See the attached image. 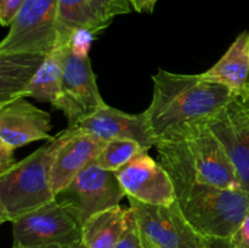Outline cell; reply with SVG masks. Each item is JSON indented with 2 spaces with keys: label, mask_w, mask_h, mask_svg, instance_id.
<instances>
[{
  "label": "cell",
  "mask_w": 249,
  "mask_h": 248,
  "mask_svg": "<svg viewBox=\"0 0 249 248\" xmlns=\"http://www.w3.org/2000/svg\"><path fill=\"white\" fill-rule=\"evenodd\" d=\"M114 248H143L142 236H141L140 229L136 223L133 211L130 212V216H129L128 228Z\"/></svg>",
  "instance_id": "obj_22"
},
{
  "label": "cell",
  "mask_w": 249,
  "mask_h": 248,
  "mask_svg": "<svg viewBox=\"0 0 249 248\" xmlns=\"http://www.w3.org/2000/svg\"><path fill=\"white\" fill-rule=\"evenodd\" d=\"M53 53L60 57L62 75L60 94L53 107L65 114L70 125H75L92 116L106 102L100 94L87 50L71 44Z\"/></svg>",
  "instance_id": "obj_5"
},
{
  "label": "cell",
  "mask_w": 249,
  "mask_h": 248,
  "mask_svg": "<svg viewBox=\"0 0 249 248\" xmlns=\"http://www.w3.org/2000/svg\"><path fill=\"white\" fill-rule=\"evenodd\" d=\"M142 152H147V150L136 141L113 139L105 143L95 162L104 169L117 172Z\"/></svg>",
  "instance_id": "obj_20"
},
{
  "label": "cell",
  "mask_w": 249,
  "mask_h": 248,
  "mask_svg": "<svg viewBox=\"0 0 249 248\" xmlns=\"http://www.w3.org/2000/svg\"><path fill=\"white\" fill-rule=\"evenodd\" d=\"M136 12H145V14H152L155 10L157 0H129Z\"/></svg>",
  "instance_id": "obj_26"
},
{
  "label": "cell",
  "mask_w": 249,
  "mask_h": 248,
  "mask_svg": "<svg viewBox=\"0 0 249 248\" xmlns=\"http://www.w3.org/2000/svg\"><path fill=\"white\" fill-rule=\"evenodd\" d=\"M27 0H0V23L2 27L11 24Z\"/></svg>",
  "instance_id": "obj_23"
},
{
  "label": "cell",
  "mask_w": 249,
  "mask_h": 248,
  "mask_svg": "<svg viewBox=\"0 0 249 248\" xmlns=\"http://www.w3.org/2000/svg\"><path fill=\"white\" fill-rule=\"evenodd\" d=\"M109 24L100 18L89 0H58V36L56 50L70 46L74 36L80 32L94 35Z\"/></svg>",
  "instance_id": "obj_16"
},
{
  "label": "cell",
  "mask_w": 249,
  "mask_h": 248,
  "mask_svg": "<svg viewBox=\"0 0 249 248\" xmlns=\"http://www.w3.org/2000/svg\"><path fill=\"white\" fill-rule=\"evenodd\" d=\"M126 197L148 204L169 206L177 201L174 182L168 170L142 152L116 172Z\"/></svg>",
  "instance_id": "obj_11"
},
{
  "label": "cell",
  "mask_w": 249,
  "mask_h": 248,
  "mask_svg": "<svg viewBox=\"0 0 249 248\" xmlns=\"http://www.w3.org/2000/svg\"><path fill=\"white\" fill-rule=\"evenodd\" d=\"M156 148L160 163L168 172L213 186L241 189L228 152L207 123L195 124L158 141Z\"/></svg>",
  "instance_id": "obj_2"
},
{
  "label": "cell",
  "mask_w": 249,
  "mask_h": 248,
  "mask_svg": "<svg viewBox=\"0 0 249 248\" xmlns=\"http://www.w3.org/2000/svg\"><path fill=\"white\" fill-rule=\"evenodd\" d=\"M72 248H87V247H85V246L83 245V242H79V243H77V245L73 246Z\"/></svg>",
  "instance_id": "obj_30"
},
{
  "label": "cell",
  "mask_w": 249,
  "mask_h": 248,
  "mask_svg": "<svg viewBox=\"0 0 249 248\" xmlns=\"http://www.w3.org/2000/svg\"><path fill=\"white\" fill-rule=\"evenodd\" d=\"M201 75L233 91L243 89L249 83V32L238 34L223 57Z\"/></svg>",
  "instance_id": "obj_17"
},
{
  "label": "cell",
  "mask_w": 249,
  "mask_h": 248,
  "mask_svg": "<svg viewBox=\"0 0 249 248\" xmlns=\"http://www.w3.org/2000/svg\"><path fill=\"white\" fill-rule=\"evenodd\" d=\"M51 116L22 99L0 106V142L12 150L39 140H51Z\"/></svg>",
  "instance_id": "obj_13"
},
{
  "label": "cell",
  "mask_w": 249,
  "mask_h": 248,
  "mask_svg": "<svg viewBox=\"0 0 249 248\" xmlns=\"http://www.w3.org/2000/svg\"><path fill=\"white\" fill-rule=\"evenodd\" d=\"M189 223L209 240H230L249 215V192L224 189L168 172Z\"/></svg>",
  "instance_id": "obj_3"
},
{
  "label": "cell",
  "mask_w": 249,
  "mask_h": 248,
  "mask_svg": "<svg viewBox=\"0 0 249 248\" xmlns=\"http://www.w3.org/2000/svg\"><path fill=\"white\" fill-rule=\"evenodd\" d=\"M143 238L157 248H209L204 237L189 223L178 199L169 206L148 204L126 197Z\"/></svg>",
  "instance_id": "obj_8"
},
{
  "label": "cell",
  "mask_w": 249,
  "mask_h": 248,
  "mask_svg": "<svg viewBox=\"0 0 249 248\" xmlns=\"http://www.w3.org/2000/svg\"><path fill=\"white\" fill-rule=\"evenodd\" d=\"M209 248H233L230 240H212Z\"/></svg>",
  "instance_id": "obj_27"
},
{
  "label": "cell",
  "mask_w": 249,
  "mask_h": 248,
  "mask_svg": "<svg viewBox=\"0 0 249 248\" xmlns=\"http://www.w3.org/2000/svg\"><path fill=\"white\" fill-rule=\"evenodd\" d=\"M130 207L116 206L90 216L82 226V242L87 248H114L128 228Z\"/></svg>",
  "instance_id": "obj_18"
},
{
  "label": "cell",
  "mask_w": 249,
  "mask_h": 248,
  "mask_svg": "<svg viewBox=\"0 0 249 248\" xmlns=\"http://www.w3.org/2000/svg\"><path fill=\"white\" fill-rule=\"evenodd\" d=\"M95 12L101 19L111 23L119 15L130 14L133 6L129 0H89Z\"/></svg>",
  "instance_id": "obj_21"
},
{
  "label": "cell",
  "mask_w": 249,
  "mask_h": 248,
  "mask_svg": "<svg viewBox=\"0 0 249 248\" xmlns=\"http://www.w3.org/2000/svg\"><path fill=\"white\" fill-rule=\"evenodd\" d=\"M61 75L62 67L60 57L57 53H50L34 75L26 92V97H33L40 102H50L53 106L60 94Z\"/></svg>",
  "instance_id": "obj_19"
},
{
  "label": "cell",
  "mask_w": 249,
  "mask_h": 248,
  "mask_svg": "<svg viewBox=\"0 0 249 248\" xmlns=\"http://www.w3.org/2000/svg\"><path fill=\"white\" fill-rule=\"evenodd\" d=\"M45 53H0V106L26 97L34 75L46 58Z\"/></svg>",
  "instance_id": "obj_15"
},
{
  "label": "cell",
  "mask_w": 249,
  "mask_h": 248,
  "mask_svg": "<svg viewBox=\"0 0 249 248\" xmlns=\"http://www.w3.org/2000/svg\"><path fill=\"white\" fill-rule=\"evenodd\" d=\"M142 242H143V248H157L156 246H153L152 243H150L147 240H146V238H143V237H142Z\"/></svg>",
  "instance_id": "obj_29"
},
{
  "label": "cell",
  "mask_w": 249,
  "mask_h": 248,
  "mask_svg": "<svg viewBox=\"0 0 249 248\" xmlns=\"http://www.w3.org/2000/svg\"><path fill=\"white\" fill-rule=\"evenodd\" d=\"M12 247L82 242V224L56 199L12 221Z\"/></svg>",
  "instance_id": "obj_9"
},
{
  "label": "cell",
  "mask_w": 249,
  "mask_h": 248,
  "mask_svg": "<svg viewBox=\"0 0 249 248\" xmlns=\"http://www.w3.org/2000/svg\"><path fill=\"white\" fill-rule=\"evenodd\" d=\"M14 151L9 146L0 142V175L4 174L17 163L14 157Z\"/></svg>",
  "instance_id": "obj_25"
},
{
  "label": "cell",
  "mask_w": 249,
  "mask_h": 248,
  "mask_svg": "<svg viewBox=\"0 0 249 248\" xmlns=\"http://www.w3.org/2000/svg\"><path fill=\"white\" fill-rule=\"evenodd\" d=\"M73 126L78 131L95 136L102 141L128 139L140 143L146 150L157 145L158 140L151 129L146 112L130 114L104 105L92 116L83 119Z\"/></svg>",
  "instance_id": "obj_12"
},
{
  "label": "cell",
  "mask_w": 249,
  "mask_h": 248,
  "mask_svg": "<svg viewBox=\"0 0 249 248\" xmlns=\"http://www.w3.org/2000/svg\"><path fill=\"white\" fill-rule=\"evenodd\" d=\"M68 135L67 128L0 175V223H12L55 199L51 169Z\"/></svg>",
  "instance_id": "obj_4"
},
{
  "label": "cell",
  "mask_w": 249,
  "mask_h": 248,
  "mask_svg": "<svg viewBox=\"0 0 249 248\" xmlns=\"http://www.w3.org/2000/svg\"><path fill=\"white\" fill-rule=\"evenodd\" d=\"M0 43V53L50 55L58 36V0H27Z\"/></svg>",
  "instance_id": "obj_6"
},
{
  "label": "cell",
  "mask_w": 249,
  "mask_h": 248,
  "mask_svg": "<svg viewBox=\"0 0 249 248\" xmlns=\"http://www.w3.org/2000/svg\"><path fill=\"white\" fill-rule=\"evenodd\" d=\"M126 194L116 172L104 169L95 160L55 195L56 201L66 207L82 226L90 216L118 206Z\"/></svg>",
  "instance_id": "obj_7"
},
{
  "label": "cell",
  "mask_w": 249,
  "mask_h": 248,
  "mask_svg": "<svg viewBox=\"0 0 249 248\" xmlns=\"http://www.w3.org/2000/svg\"><path fill=\"white\" fill-rule=\"evenodd\" d=\"M207 125L228 152L237 172L240 187L249 192V83L235 91Z\"/></svg>",
  "instance_id": "obj_10"
},
{
  "label": "cell",
  "mask_w": 249,
  "mask_h": 248,
  "mask_svg": "<svg viewBox=\"0 0 249 248\" xmlns=\"http://www.w3.org/2000/svg\"><path fill=\"white\" fill-rule=\"evenodd\" d=\"M73 246L62 245H48V246H33V247H12V248H72Z\"/></svg>",
  "instance_id": "obj_28"
},
{
  "label": "cell",
  "mask_w": 249,
  "mask_h": 248,
  "mask_svg": "<svg viewBox=\"0 0 249 248\" xmlns=\"http://www.w3.org/2000/svg\"><path fill=\"white\" fill-rule=\"evenodd\" d=\"M230 242L233 248H249V215L233 233Z\"/></svg>",
  "instance_id": "obj_24"
},
{
  "label": "cell",
  "mask_w": 249,
  "mask_h": 248,
  "mask_svg": "<svg viewBox=\"0 0 249 248\" xmlns=\"http://www.w3.org/2000/svg\"><path fill=\"white\" fill-rule=\"evenodd\" d=\"M152 80V101L145 112L158 141L195 124L207 123L235 94L226 85L204 79L201 74L158 70Z\"/></svg>",
  "instance_id": "obj_1"
},
{
  "label": "cell",
  "mask_w": 249,
  "mask_h": 248,
  "mask_svg": "<svg viewBox=\"0 0 249 248\" xmlns=\"http://www.w3.org/2000/svg\"><path fill=\"white\" fill-rule=\"evenodd\" d=\"M70 135L58 150L51 169V185L55 195L65 189L85 167L94 162L106 141L68 126Z\"/></svg>",
  "instance_id": "obj_14"
}]
</instances>
